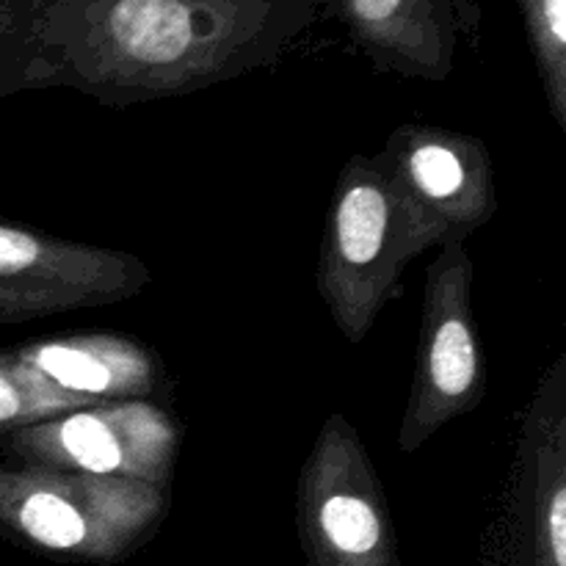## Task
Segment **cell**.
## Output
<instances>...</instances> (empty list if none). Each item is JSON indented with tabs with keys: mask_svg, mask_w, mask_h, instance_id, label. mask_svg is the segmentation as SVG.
Returning a JSON list of instances; mask_svg holds the SVG:
<instances>
[{
	"mask_svg": "<svg viewBox=\"0 0 566 566\" xmlns=\"http://www.w3.org/2000/svg\"><path fill=\"white\" fill-rule=\"evenodd\" d=\"M296 528L310 566H401L385 486L343 415L326 418L304 459Z\"/></svg>",
	"mask_w": 566,
	"mask_h": 566,
	"instance_id": "cell-4",
	"label": "cell"
},
{
	"mask_svg": "<svg viewBox=\"0 0 566 566\" xmlns=\"http://www.w3.org/2000/svg\"><path fill=\"white\" fill-rule=\"evenodd\" d=\"M149 285L136 254L0 221V326L108 307Z\"/></svg>",
	"mask_w": 566,
	"mask_h": 566,
	"instance_id": "cell-7",
	"label": "cell"
},
{
	"mask_svg": "<svg viewBox=\"0 0 566 566\" xmlns=\"http://www.w3.org/2000/svg\"><path fill=\"white\" fill-rule=\"evenodd\" d=\"M534 523L536 566H566V418L534 415Z\"/></svg>",
	"mask_w": 566,
	"mask_h": 566,
	"instance_id": "cell-11",
	"label": "cell"
},
{
	"mask_svg": "<svg viewBox=\"0 0 566 566\" xmlns=\"http://www.w3.org/2000/svg\"><path fill=\"white\" fill-rule=\"evenodd\" d=\"M473 280L464 241L442 243L426 265L418 359L398 429L403 453L420 451L437 431L484 401L486 368L473 318Z\"/></svg>",
	"mask_w": 566,
	"mask_h": 566,
	"instance_id": "cell-5",
	"label": "cell"
},
{
	"mask_svg": "<svg viewBox=\"0 0 566 566\" xmlns=\"http://www.w3.org/2000/svg\"><path fill=\"white\" fill-rule=\"evenodd\" d=\"M431 227L396 186L385 155L357 153L332 191L318 258V293L348 343H363L401 291V274L426 249Z\"/></svg>",
	"mask_w": 566,
	"mask_h": 566,
	"instance_id": "cell-2",
	"label": "cell"
},
{
	"mask_svg": "<svg viewBox=\"0 0 566 566\" xmlns=\"http://www.w3.org/2000/svg\"><path fill=\"white\" fill-rule=\"evenodd\" d=\"M326 0H0V99L44 88L108 108L280 64Z\"/></svg>",
	"mask_w": 566,
	"mask_h": 566,
	"instance_id": "cell-1",
	"label": "cell"
},
{
	"mask_svg": "<svg viewBox=\"0 0 566 566\" xmlns=\"http://www.w3.org/2000/svg\"><path fill=\"white\" fill-rule=\"evenodd\" d=\"M387 166L415 213L437 241H464L497 213L490 149L473 133L434 125H401L390 133Z\"/></svg>",
	"mask_w": 566,
	"mask_h": 566,
	"instance_id": "cell-8",
	"label": "cell"
},
{
	"mask_svg": "<svg viewBox=\"0 0 566 566\" xmlns=\"http://www.w3.org/2000/svg\"><path fill=\"white\" fill-rule=\"evenodd\" d=\"M11 357L28 376L75 407L142 401L160 381L153 348L108 332L33 340L11 348Z\"/></svg>",
	"mask_w": 566,
	"mask_h": 566,
	"instance_id": "cell-10",
	"label": "cell"
},
{
	"mask_svg": "<svg viewBox=\"0 0 566 566\" xmlns=\"http://www.w3.org/2000/svg\"><path fill=\"white\" fill-rule=\"evenodd\" d=\"M75 407L66 398L28 376L22 365L11 357V348H0V440L17 429L48 420L53 415H64Z\"/></svg>",
	"mask_w": 566,
	"mask_h": 566,
	"instance_id": "cell-13",
	"label": "cell"
},
{
	"mask_svg": "<svg viewBox=\"0 0 566 566\" xmlns=\"http://www.w3.org/2000/svg\"><path fill=\"white\" fill-rule=\"evenodd\" d=\"M545 88L547 108L566 130V0H517Z\"/></svg>",
	"mask_w": 566,
	"mask_h": 566,
	"instance_id": "cell-12",
	"label": "cell"
},
{
	"mask_svg": "<svg viewBox=\"0 0 566 566\" xmlns=\"http://www.w3.org/2000/svg\"><path fill=\"white\" fill-rule=\"evenodd\" d=\"M0 539H6V536H3V531H0Z\"/></svg>",
	"mask_w": 566,
	"mask_h": 566,
	"instance_id": "cell-14",
	"label": "cell"
},
{
	"mask_svg": "<svg viewBox=\"0 0 566 566\" xmlns=\"http://www.w3.org/2000/svg\"><path fill=\"white\" fill-rule=\"evenodd\" d=\"M169 503V486L0 459V531L61 562L133 556L160 528Z\"/></svg>",
	"mask_w": 566,
	"mask_h": 566,
	"instance_id": "cell-3",
	"label": "cell"
},
{
	"mask_svg": "<svg viewBox=\"0 0 566 566\" xmlns=\"http://www.w3.org/2000/svg\"><path fill=\"white\" fill-rule=\"evenodd\" d=\"M180 429L175 418L142 398L70 409L11 431L0 440V459L171 486Z\"/></svg>",
	"mask_w": 566,
	"mask_h": 566,
	"instance_id": "cell-6",
	"label": "cell"
},
{
	"mask_svg": "<svg viewBox=\"0 0 566 566\" xmlns=\"http://www.w3.org/2000/svg\"><path fill=\"white\" fill-rule=\"evenodd\" d=\"M348 39L379 72L440 83L481 31L479 0H326Z\"/></svg>",
	"mask_w": 566,
	"mask_h": 566,
	"instance_id": "cell-9",
	"label": "cell"
}]
</instances>
